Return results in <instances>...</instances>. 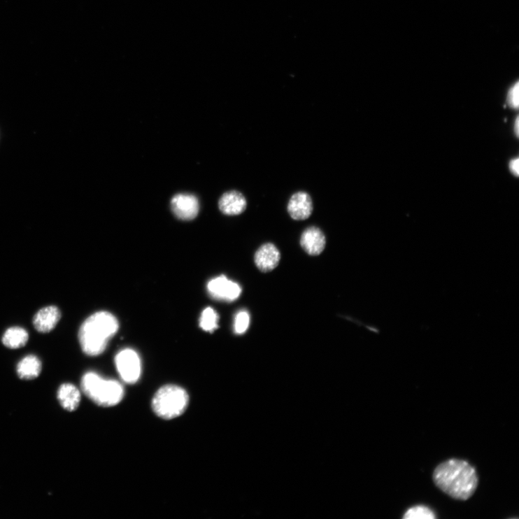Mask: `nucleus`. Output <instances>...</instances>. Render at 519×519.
<instances>
[{
  "label": "nucleus",
  "instance_id": "aec40b11",
  "mask_svg": "<svg viewBox=\"0 0 519 519\" xmlns=\"http://www.w3.org/2000/svg\"><path fill=\"white\" fill-rule=\"evenodd\" d=\"M518 164L519 160L518 158L513 159L509 162V170L511 173L516 177L519 176Z\"/></svg>",
  "mask_w": 519,
  "mask_h": 519
},
{
  "label": "nucleus",
  "instance_id": "1a4fd4ad",
  "mask_svg": "<svg viewBox=\"0 0 519 519\" xmlns=\"http://www.w3.org/2000/svg\"><path fill=\"white\" fill-rule=\"evenodd\" d=\"M300 244L304 250L310 255H319L326 246L325 234L317 227H310L301 234Z\"/></svg>",
  "mask_w": 519,
  "mask_h": 519
},
{
  "label": "nucleus",
  "instance_id": "4468645a",
  "mask_svg": "<svg viewBox=\"0 0 519 519\" xmlns=\"http://www.w3.org/2000/svg\"><path fill=\"white\" fill-rule=\"evenodd\" d=\"M41 371V361L34 355L23 358L17 364V372L22 380L31 381L36 378Z\"/></svg>",
  "mask_w": 519,
  "mask_h": 519
},
{
  "label": "nucleus",
  "instance_id": "9d476101",
  "mask_svg": "<svg viewBox=\"0 0 519 519\" xmlns=\"http://www.w3.org/2000/svg\"><path fill=\"white\" fill-rule=\"evenodd\" d=\"M248 206L246 197L240 192L229 191L225 193L219 201L222 213L227 216H238L243 213Z\"/></svg>",
  "mask_w": 519,
  "mask_h": 519
},
{
  "label": "nucleus",
  "instance_id": "0eeeda50",
  "mask_svg": "<svg viewBox=\"0 0 519 519\" xmlns=\"http://www.w3.org/2000/svg\"><path fill=\"white\" fill-rule=\"evenodd\" d=\"M171 205L173 214L182 220H192L199 214V201L192 194H177L172 199Z\"/></svg>",
  "mask_w": 519,
  "mask_h": 519
},
{
  "label": "nucleus",
  "instance_id": "a211bd4d",
  "mask_svg": "<svg viewBox=\"0 0 519 519\" xmlns=\"http://www.w3.org/2000/svg\"><path fill=\"white\" fill-rule=\"evenodd\" d=\"M250 315L247 311H242L236 315L234 322V329L236 334H244L249 327Z\"/></svg>",
  "mask_w": 519,
  "mask_h": 519
},
{
  "label": "nucleus",
  "instance_id": "ddd939ff",
  "mask_svg": "<svg viewBox=\"0 0 519 519\" xmlns=\"http://www.w3.org/2000/svg\"><path fill=\"white\" fill-rule=\"evenodd\" d=\"M58 399L62 406L68 411H76L81 400L80 390L72 384L62 385L58 392Z\"/></svg>",
  "mask_w": 519,
  "mask_h": 519
},
{
  "label": "nucleus",
  "instance_id": "9b49d317",
  "mask_svg": "<svg viewBox=\"0 0 519 519\" xmlns=\"http://www.w3.org/2000/svg\"><path fill=\"white\" fill-rule=\"evenodd\" d=\"M280 253L272 243H266L260 247L255 255V264L257 268L267 273L274 270L278 265Z\"/></svg>",
  "mask_w": 519,
  "mask_h": 519
},
{
  "label": "nucleus",
  "instance_id": "dca6fc26",
  "mask_svg": "<svg viewBox=\"0 0 519 519\" xmlns=\"http://www.w3.org/2000/svg\"><path fill=\"white\" fill-rule=\"evenodd\" d=\"M219 315L211 308H206L200 318V327L206 332H214L218 328Z\"/></svg>",
  "mask_w": 519,
  "mask_h": 519
},
{
  "label": "nucleus",
  "instance_id": "f3484780",
  "mask_svg": "<svg viewBox=\"0 0 519 519\" xmlns=\"http://www.w3.org/2000/svg\"><path fill=\"white\" fill-rule=\"evenodd\" d=\"M405 519H434V512L426 506L419 505L410 508L404 514Z\"/></svg>",
  "mask_w": 519,
  "mask_h": 519
},
{
  "label": "nucleus",
  "instance_id": "423d86ee",
  "mask_svg": "<svg viewBox=\"0 0 519 519\" xmlns=\"http://www.w3.org/2000/svg\"><path fill=\"white\" fill-rule=\"evenodd\" d=\"M209 294L218 300L232 301L239 298L242 288L234 281L221 276L211 279L207 285Z\"/></svg>",
  "mask_w": 519,
  "mask_h": 519
},
{
  "label": "nucleus",
  "instance_id": "7ed1b4c3",
  "mask_svg": "<svg viewBox=\"0 0 519 519\" xmlns=\"http://www.w3.org/2000/svg\"><path fill=\"white\" fill-rule=\"evenodd\" d=\"M82 389L94 403L103 407L119 404L125 396L124 388L119 382L103 378L95 372H87L84 375Z\"/></svg>",
  "mask_w": 519,
  "mask_h": 519
},
{
  "label": "nucleus",
  "instance_id": "6ab92c4d",
  "mask_svg": "<svg viewBox=\"0 0 519 519\" xmlns=\"http://www.w3.org/2000/svg\"><path fill=\"white\" fill-rule=\"evenodd\" d=\"M519 84L517 82L509 91L506 104L507 106L514 110H517L519 106Z\"/></svg>",
  "mask_w": 519,
  "mask_h": 519
},
{
  "label": "nucleus",
  "instance_id": "6e6552de",
  "mask_svg": "<svg viewBox=\"0 0 519 519\" xmlns=\"http://www.w3.org/2000/svg\"><path fill=\"white\" fill-rule=\"evenodd\" d=\"M287 211L294 220L301 221L309 219L313 212V201L311 196L305 192L294 193L289 200Z\"/></svg>",
  "mask_w": 519,
  "mask_h": 519
},
{
  "label": "nucleus",
  "instance_id": "412c9836",
  "mask_svg": "<svg viewBox=\"0 0 519 519\" xmlns=\"http://www.w3.org/2000/svg\"><path fill=\"white\" fill-rule=\"evenodd\" d=\"M518 123H519L518 117H517L516 118V120L515 121L514 128H513V131H514L515 134H516V136L517 137H518V134H519V129H518L519 125H518Z\"/></svg>",
  "mask_w": 519,
  "mask_h": 519
},
{
  "label": "nucleus",
  "instance_id": "f8f14e48",
  "mask_svg": "<svg viewBox=\"0 0 519 519\" xmlns=\"http://www.w3.org/2000/svg\"><path fill=\"white\" fill-rule=\"evenodd\" d=\"M60 318L61 313L57 306H46L35 315L34 325L40 333H50L55 328Z\"/></svg>",
  "mask_w": 519,
  "mask_h": 519
},
{
  "label": "nucleus",
  "instance_id": "39448f33",
  "mask_svg": "<svg viewBox=\"0 0 519 519\" xmlns=\"http://www.w3.org/2000/svg\"><path fill=\"white\" fill-rule=\"evenodd\" d=\"M115 367L121 378L128 384H134L140 378L141 363L138 353L130 348L121 350L115 357Z\"/></svg>",
  "mask_w": 519,
  "mask_h": 519
},
{
  "label": "nucleus",
  "instance_id": "f257e3e1",
  "mask_svg": "<svg viewBox=\"0 0 519 519\" xmlns=\"http://www.w3.org/2000/svg\"><path fill=\"white\" fill-rule=\"evenodd\" d=\"M433 480L441 491L460 501L473 497L479 482L476 469L467 461L458 459L439 464L434 471Z\"/></svg>",
  "mask_w": 519,
  "mask_h": 519
},
{
  "label": "nucleus",
  "instance_id": "f03ea898",
  "mask_svg": "<svg viewBox=\"0 0 519 519\" xmlns=\"http://www.w3.org/2000/svg\"><path fill=\"white\" fill-rule=\"evenodd\" d=\"M119 327L117 319L107 312L97 313L89 317L82 325L79 332V341L83 352L90 357L101 355Z\"/></svg>",
  "mask_w": 519,
  "mask_h": 519
},
{
  "label": "nucleus",
  "instance_id": "20e7f679",
  "mask_svg": "<svg viewBox=\"0 0 519 519\" xmlns=\"http://www.w3.org/2000/svg\"><path fill=\"white\" fill-rule=\"evenodd\" d=\"M190 397L182 388L169 385L161 388L155 394L152 407L155 414L164 420L180 416L186 410Z\"/></svg>",
  "mask_w": 519,
  "mask_h": 519
},
{
  "label": "nucleus",
  "instance_id": "2eb2a0df",
  "mask_svg": "<svg viewBox=\"0 0 519 519\" xmlns=\"http://www.w3.org/2000/svg\"><path fill=\"white\" fill-rule=\"evenodd\" d=\"M29 337L25 329L13 327L6 330L3 336V343L8 348L16 349L24 346L29 341Z\"/></svg>",
  "mask_w": 519,
  "mask_h": 519
}]
</instances>
